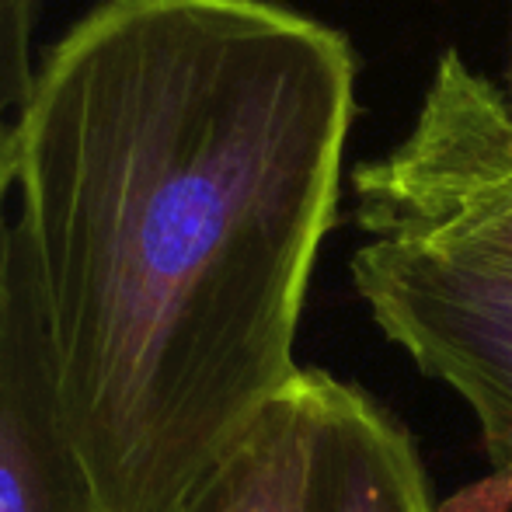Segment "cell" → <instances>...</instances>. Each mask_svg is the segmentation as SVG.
Listing matches in <instances>:
<instances>
[{"instance_id":"obj_1","label":"cell","mask_w":512,"mask_h":512,"mask_svg":"<svg viewBox=\"0 0 512 512\" xmlns=\"http://www.w3.org/2000/svg\"><path fill=\"white\" fill-rule=\"evenodd\" d=\"M356 74L276 0H95L39 56L7 227L105 512H182L304 373Z\"/></svg>"},{"instance_id":"obj_2","label":"cell","mask_w":512,"mask_h":512,"mask_svg":"<svg viewBox=\"0 0 512 512\" xmlns=\"http://www.w3.org/2000/svg\"><path fill=\"white\" fill-rule=\"evenodd\" d=\"M352 283L377 328L467 405L512 499V276L363 237Z\"/></svg>"},{"instance_id":"obj_3","label":"cell","mask_w":512,"mask_h":512,"mask_svg":"<svg viewBox=\"0 0 512 512\" xmlns=\"http://www.w3.org/2000/svg\"><path fill=\"white\" fill-rule=\"evenodd\" d=\"M0 512H105L63 411L53 345L11 227L0 241Z\"/></svg>"},{"instance_id":"obj_4","label":"cell","mask_w":512,"mask_h":512,"mask_svg":"<svg viewBox=\"0 0 512 512\" xmlns=\"http://www.w3.org/2000/svg\"><path fill=\"white\" fill-rule=\"evenodd\" d=\"M310 453L300 512H446L422 453L363 387L307 370Z\"/></svg>"},{"instance_id":"obj_5","label":"cell","mask_w":512,"mask_h":512,"mask_svg":"<svg viewBox=\"0 0 512 512\" xmlns=\"http://www.w3.org/2000/svg\"><path fill=\"white\" fill-rule=\"evenodd\" d=\"M310 453L307 366L248 436L209 471L182 512H300Z\"/></svg>"},{"instance_id":"obj_6","label":"cell","mask_w":512,"mask_h":512,"mask_svg":"<svg viewBox=\"0 0 512 512\" xmlns=\"http://www.w3.org/2000/svg\"><path fill=\"white\" fill-rule=\"evenodd\" d=\"M14 122L0 115V241H4L7 216H11V192H14Z\"/></svg>"},{"instance_id":"obj_7","label":"cell","mask_w":512,"mask_h":512,"mask_svg":"<svg viewBox=\"0 0 512 512\" xmlns=\"http://www.w3.org/2000/svg\"><path fill=\"white\" fill-rule=\"evenodd\" d=\"M509 74H512V70H509Z\"/></svg>"}]
</instances>
